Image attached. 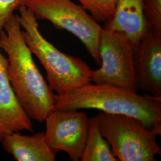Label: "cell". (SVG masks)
I'll use <instances>...</instances> for the list:
<instances>
[{
	"instance_id": "6da1fadb",
	"label": "cell",
	"mask_w": 161,
	"mask_h": 161,
	"mask_svg": "<svg viewBox=\"0 0 161 161\" xmlns=\"http://www.w3.org/2000/svg\"><path fill=\"white\" fill-rule=\"evenodd\" d=\"M0 48L7 55V75L19 102L31 119L44 122L55 109L54 94L23 39L17 15L12 16L0 32Z\"/></svg>"
},
{
	"instance_id": "7a4b0ae2",
	"label": "cell",
	"mask_w": 161,
	"mask_h": 161,
	"mask_svg": "<svg viewBox=\"0 0 161 161\" xmlns=\"http://www.w3.org/2000/svg\"><path fill=\"white\" fill-rule=\"evenodd\" d=\"M55 109H94L134 117L161 134V97L141 95L108 84L90 82L64 96L54 94Z\"/></svg>"
},
{
	"instance_id": "3957f363",
	"label": "cell",
	"mask_w": 161,
	"mask_h": 161,
	"mask_svg": "<svg viewBox=\"0 0 161 161\" xmlns=\"http://www.w3.org/2000/svg\"><path fill=\"white\" fill-rule=\"evenodd\" d=\"M18 10L23 39L46 70L53 91L64 96L92 82V70L84 61L60 51L47 40L41 33L36 18L26 7Z\"/></svg>"
},
{
	"instance_id": "277c9868",
	"label": "cell",
	"mask_w": 161,
	"mask_h": 161,
	"mask_svg": "<svg viewBox=\"0 0 161 161\" xmlns=\"http://www.w3.org/2000/svg\"><path fill=\"white\" fill-rule=\"evenodd\" d=\"M100 131L118 161H155L161 155L156 142L160 132L131 116L100 112L94 116Z\"/></svg>"
},
{
	"instance_id": "5b68a950",
	"label": "cell",
	"mask_w": 161,
	"mask_h": 161,
	"mask_svg": "<svg viewBox=\"0 0 161 161\" xmlns=\"http://www.w3.org/2000/svg\"><path fill=\"white\" fill-rule=\"evenodd\" d=\"M24 6L37 20H48L56 28L74 35L100 64L98 47L103 28L84 7L72 0H26Z\"/></svg>"
},
{
	"instance_id": "8992f818",
	"label": "cell",
	"mask_w": 161,
	"mask_h": 161,
	"mask_svg": "<svg viewBox=\"0 0 161 161\" xmlns=\"http://www.w3.org/2000/svg\"><path fill=\"white\" fill-rule=\"evenodd\" d=\"M98 51L101 66L92 70V82L137 92L134 70V47L130 41L122 34L103 28Z\"/></svg>"
},
{
	"instance_id": "52a82bcc",
	"label": "cell",
	"mask_w": 161,
	"mask_h": 161,
	"mask_svg": "<svg viewBox=\"0 0 161 161\" xmlns=\"http://www.w3.org/2000/svg\"><path fill=\"white\" fill-rule=\"evenodd\" d=\"M44 137L47 144L58 153H67L78 161L85 147L89 119L81 110L55 109L47 116Z\"/></svg>"
},
{
	"instance_id": "ba28073f",
	"label": "cell",
	"mask_w": 161,
	"mask_h": 161,
	"mask_svg": "<svg viewBox=\"0 0 161 161\" xmlns=\"http://www.w3.org/2000/svg\"><path fill=\"white\" fill-rule=\"evenodd\" d=\"M134 70L138 90L161 97V34L149 30L134 48Z\"/></svg>"
},
{
	"instance_id": "9c48e42d",
	"label": "cell",
	"mask_w": 161,
	"mask_h": 161,
	"mask_svg": "<svg viewBox=\"0 0 161 161\" xmlns=\"http://www.w3.org/2000/svg\"><path fill=\"white\" fill-rule=\"evenodd\" d=\"M7 59L0 48V143L12 132H33V124L19 102L9 80Z\"/></svg>"
},
{
	"instance_id": "30bf717a",
	"label": "cell",
	"mask_w": 161,
	"mask_h": 161,
	"mask_svg": "<svg viewBox=\"0 0 161 161\" xmlns=\"http://www.w3.org/2000/svg\"><path fill=\"white\" fill-rule=\"evenodd\" d=\"M103 28L124 35L137 46L149 31L144 17L142 0H116L112 19Z\"/></svg>"
},
{
	"instance_id": "8fae6325",
	"label": "cell",
	"mask_w": 161,
	"mask_h": 161,
	"mask_svg": "<svg viewBox=\"0 0 161 161\" xmlns=\"http://www.w3.org/2000/svg\"><path fill=\"white\" fill-rule=\"evenodd\" d=\"M1 143L4 149L17 161H54L57 153L47 144L44 132L32 136L19 131L5 136Z\"/></svg>"
},
{
	"instance_id": "7c38bea8",
	"label": "cell",
	"mask_w": 161,
	"mask_h": 161,
	"mask_svg": "<svg viewBox=\"0 0 161 161\" xmlns=\"http://www.w3.org/2000/svg\"><path fill=\"white\" fill-rule=\"evenodd\" d=\"M82 161H118L109 142L100 131L97 122L89 119L85 147L80 157Z\"/></svg>"
},
{
	"instance_id": "4fadbf2b",
	"label": "cell",
	"mask_w": 161,
	"mask_h": 161,
	"mask_svg": "<svg viewBox=\"0 0 161 161\" xmlns=\"http://www.w3.org/2000/svg\"><path fill=\"white\" fill-rule=\"evenodd\" d=\"M98 22L108 23L113 17L116 0H77Z\"/></svg>"
},
{
	"instance_id": "5bb4252c",
	"label": "cell",
	"mask_w": 161,
	"mask_h": 161,
	"mask_svg": "<svg viewBox=\"0 0 161 161\" xmlns=\"http://www.w3.org/2000/svg\"><path fill=\"white\" fill-rule=\"evenodd\" d=\"M144 17L150 31L161 34V0H142Z\"/></svg>"
},
{
	"instance_id": "9a60e30c",
	"label": "cell",
	"mask_w": 161,
	"mask_h": 161,
	"mask_svg": "<svg viewBox=\"0 0 161 161\" xmlns=\"http://www.w3.org/2000/svg\"><path fill=\"white\" fill-rule=\"evenodd\" d=\"M26 0H0V32L8 20L20 7L24 6Z\"/></svg>"
}]
</instances>
